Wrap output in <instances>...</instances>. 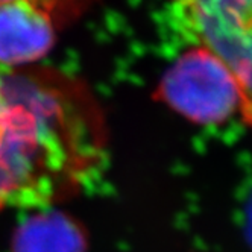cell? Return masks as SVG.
<instances>
[{
    "instance_id": "obj_1",
    "label": "cell",
    "mask_w": 252,
    "mask_h": 252,
    "mask_svg": "<svg viewBox=\"0 0 252 252\" xmlns=\"http://www.w3.org/2000/svg\"><path fill=\"white\" fill-rule=\"evenodd\" d=\"M103 148V119L82 84L49 68H0V210L76 193Z\"/></svg>"
},
{
    "instance_id": "obj_2",
    "label": "cell",
    "mask_w": 252,
    "mask_h": 252,
    "mask_svg": "<svg viewBox=\"0 0 252 252\" xmlns=\"http://www.w3.org/2000/svg\"><path fill=\"white\" fill-rule=\"evenodd\" d=\"M157 97L197 125H218L240 114V93L231 71L197 46L186 50L164 71Z\"/></svg>"
},
{
    "instance_id": "obj_3",
    "label": "cell",
    "mask_w": 252,
    "mask_h": 252,
    "mask_svg": "<svg viewBox=\"0 0 252 252\" xmlns=\"http://www.w3.org/2000/svg\"><path fill=\"white\" fill-rule=\"evenodd\" d=\"M58 25L29 2H0V68L26 67L55 43Z\"/></svg>"
},
{
    "instance_id": "obj_4",
    "label": "cell",
    "mask_w": 252,
    "mask_h": 252,
    "mask_svg": "<svg viewBox=\"0 0 252 252\" xmlns=\"http://www.w3.org/2000/svg\"><path fill=\"white\" fill-rule=\"evenodd\" d=\"M82 234L76 223L58 211L26 220L15 236V252H82Z\"/></svg>"
},
{
    "instance_id": "obj_5",
    "label": "cell",
    "mask_w": 252,
    "mask_h": 252,
    "mask_svg": "<svg viewBox=\"0 0 252 252\" xmlns=\"http://www.w3.org/2000/svg\"><path fill=\"white\" fill-rule=\"evenodd\" d=\"M234 76L240 93V117L252 126V23L211 50Z\"/></svg>"
},
{
    "instance_id": "obj_6",
    "label": "cell",
    "mask_w": 252,
    "mask_h": 252,
    "mask_svg": "<svg viewBox=\"0 0 252 252\" xmlns=\"http://www.w3.org/2000/svg\"><path fill=\"white\" fill-rule=\"evenodd\" d=\"M0 2H9V0H0ZM23 2H29L40 8L60 26L61 23L75 20L81 12L93 3V0H23Z\"/></svg>"
}]
</instances>
